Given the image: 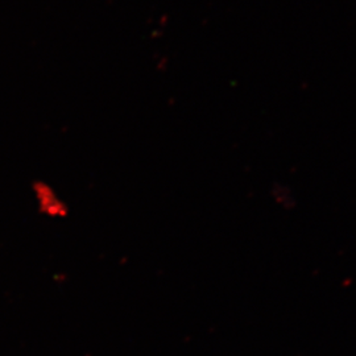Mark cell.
Masks as SVG:
<instances>
[]
</instances>
